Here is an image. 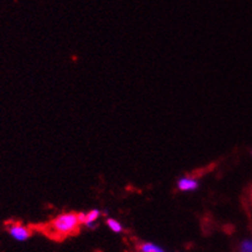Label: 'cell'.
Segmentation results:
<instances>
[{"label":"cell","instance_id":"1","mask_svg":"<svg viewBox=\"0 0 252 252\" xmlns=\"http://www.w3.org/2000/svg\"><path fill=\"white\" fill-rule=\"evenodd\" d=\"M81 224L78 213H63L45 225L44 233L53 239H65L66 236L76 234Z\"/></svg>","mask_w":252,"mask_h":252},{"label":"cell","instance_id":"2","mask_svg":"<svg viewBox=\"0 0 252 252\" xmlns=\"http://www.w3.org/2000/svg\"><path fill=\"white\" fill-rule=\"evenodd\" d=\"M6 229L12 239L17 241H26L31 236L32 231L28 227L23 225L22 223L19 222H10L7 223Z\"/></svg>","mask_w":252,"mask_h":252},{"label":"cell","instance_id":"3","mask_svg":"<svg viewBox=\"0 0 252 252\" xmlns=\"http://www.w3.org/2000/svg\"><path fill=\"white\" fill-rule=\"evenodd\" d=\"M199 188V182L191 177H183L178 181V189L181 191H192Z\"/></svg>","mask_w":252,"mask_h":252},{"label":"cell","instance_id":"4","mask_svg":"<svg viewBox=\"0 0 252 252\" xmlns=\"http://www.w3.org/2000/svg\"><path fill=\"white\" fill-rule=\"evenodd\" d=\"M99 217H100V211H97V210L89 211L88 213H86V217H84L83 224H86L87 227H93V224L96 222L97 218H99Z\"/></svg>","mask_w":252,"mask_h":252},{"label":"cell","instance_id":"5","mask_svg":"<svg viewBox=\"0 0 252 252\" xmlns=\"http://www.w3.org/2000/svg\"><path fill=\"white\" fill-rule=\"evenodd\" d=\"M140 252H166V251H164L163 249H161L160 246L155 245V244L146 243L140 246Z\"/></svg>","mask_w":252,"mask_h":252},{"label":"cell","instance_id":"6","mask_svg":"<svg viewBox=\"0 0 252 252\" xmlns=\"http://www.w3.org/2000/svg\"><path fill=\"white\" fill-rule=\"evenodd\" d=\"M106 223H107V227H109L112 231H115V233H121V231L123 230L122 224H121L120 222H117V220H116L109 218Z\"/></svg>","mask_w":252,"mask_h":252},{"label":"cell","instance_id":"7","mask_svg":"<svg viewBox=\"0 0 252 252\" xmlns=\"http://www.w3.org/2000/svg\"><path fill=\"white\" fill-rule=\"evenodd\" d=\"M241 252H252V241H244L241 244Z\"/></svg>","mask_w":252,"mask_h":252}]
</instances>
